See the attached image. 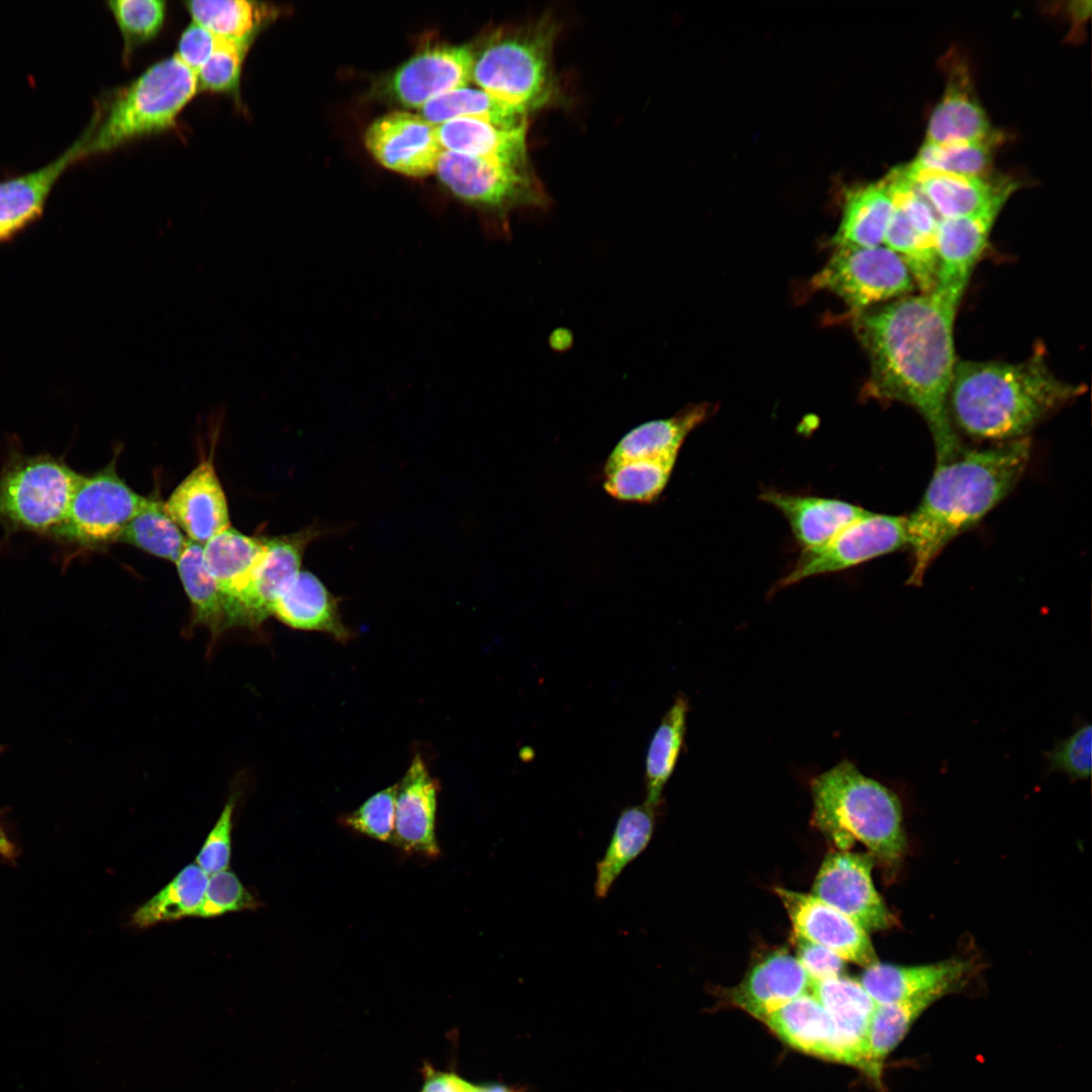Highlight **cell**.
<instances>
[{
  "mask_svg": "<svg viewBox=\"0 0 1092 1092\" xmlns=\"http://www.w3.org/2000/svg\"><path fill=\"white\" fill-rule=\"evenodd\" d=\"M266 547V538L247 536L229 527L202 545L205 565L232 604L245 587ZM233 626V622H232Z\"/></svg>",
  "mask_w": 1092,
  "mask_h": 1092,
  "instance_id": "obj_34",
  "label": "cell"
},
{
  "mask_svg": "<svg viewBox=\"0 0 1092 1092\" xmlns=\"http://www.w3.org/2000/svg\"><path fill=\"white\" fill-rule=\"evenodd\" d=\"M474 51L468 46L427 49L395 70L383 91L395 102L422 108L434 98L466 87L471 80Z\"/></svg>",
  "mask_w": 1092,
  "mask_h": 1092,
  "instance_id": "obj_16",
  "label": "cell"
},
{
  "mask_svg": "<svg viewBox=\"0 0 1092 1092\" xmlns=\"http://www.w3.org/2000/svg\"><path fill=\"white\" fill-rule=\"evenodd\" d=\"M272 615L285 625L298 630L325 632L345 640V627L339 600L321 579L309 571L300 570L276 600Z\"/></svg>",
  "mask_w": 1092,
  "mask_h": 1092,
  "instance_id": "obj_28",
  "label": "cell"
},
{
  "mask_svg": "<svg viewBox=\"0 0 1092 1092\" xmlns=\"http://www.w3.org/2000/svg\"><path fill=\"white\" fill-rule=\"evenodd\" d=\"M1028 437L985 449L963 450L936 463L916 509L906 517L912 567L907 579L920 585L943 548L976 525L1017 484L1028 465Z\"/></svg>",
  "mask_w": 1092,
  "mask_h": 1092,
  "instance_id": "obj_2",
  "label": "cell"
},
{
  "mask_svg": "<svg viewBox=\"0 0 1092 1092\" xmlns=\"http://www.w3.org/2000/svg\"><path fill=\"white\" fill-rule=\"evenodd\" d=\"M797 939L825 946L843 961L868 968L878 958L868 932L852 919L811 894L777 887Z\"/></svg>",
  "mask_w": 1092,
  "mask_h": 1092,
  "instance_id": "obj_14",
  "label": "cell"
},
{
  "mask_svg": "<svg viewBox=\"0 0 1092 1092\" xmlns=\"http://www.w3.org/2000/svg\"><path fill=\"white\" fill-rule=\"evenodd\" d=\"M330 532L312 525L289 535L266 538L264 553L232 604L233 626L257 627L272 615L276 600L300 571L309 543Z\"/></svg>",
  "mask_w": 1092,
  "mask_h": 1092,
  "instance_id": "obj_12",
  "label": "cell"
},
{
  "mask_svg": "<svg viewBox=\"0 0 1092 1092\" xmlns=\"http://www.w3.org/2000/svg\"><path fill=\"white\" fill-rule=\"evenodd\" d=\"M995 135L977 99L968 70L956 65L945 91L929 118L925 142L945 144L986 140Z\"/></svg>",
  "mask_w": 1092,
  "mask_h": 1092,
  "instance_id": "obj_25",
  "label": "cell"
},
{
  "mask_svg": "<svg viewBox=\"0 0 1092 1092\" xmlns=\"http://www.w3.org/2000/svg\"><path fill=\"white\" fill-rule=\"evenodd\" d=\"M184 5L192 21L214 36L249 43L281 14L279 7L259 1L191 0Z\"/></svg>",
  "mask_w": 1092,
  "mask_h": 1092,
  "instance_id": "obj_35",
  "label": "cell"
},
{
  "mask_svg": "<svg viewBox=\"0 0 1092 1092\" xmlns=\"http://www.w3.org/2000/svg\"><path fill=\"white\" fill-rule=\"evenodd\" d=\"M1007 199H998L973 214L939 220L935 238V287L964 294L972 271L988 245L994 222Z\"/></svg>",
  "mask_w": 1092,
  "mask_h": 1092,
  "instance_id": "obj_18",
  "label": "cell"
},
{
  "mask_svg": "<svg viewBox=\"0 0 1092 1092\" xmlns=\"http://www.w3.org/2000/svg\"><path fill=\"white\" fill-rule=\"evenodd\" d=\"M714 412L713 404L701 402L686 406L669 418L645 422L633 428L611 451L604 472L629 460L679 453L687 437Z\"/></svg>",
  "mask_w": 1092,
  "mask_h": 1092,
  "instance_id": "obj_27",
  "label": "cell"
},
{
  "mask_svg": "<svg viewBox=\"0 0 1092 1092\" xmlns=\"http://www.w3.org/2000/svg\"><path fill=\"white\" fill-rule=\"evenodd\" d=\"M1085 390L1059 378L1034 353L1018 363H956L948 405L952 424L968 436L998 443L1028 437L1045 417Z\"/></svg>",
  "mask_w": 1092,
  "mask_h": 1092,
  "instance_id": "obj_3",
  "label": "cell"
},
{
  "mask_svg": "<svg viewBox=\"0 0 1092 1092\" xmlns=\"http://www.w3.org/2000/svg\"><path fill=\"white\" fill-rule=\"evenodd\" d=\"M251 44L216 37L211 56L195 74L198 91L237 96L244 60Z\"/></svg>",
  "mask_w": 1092,
  "mask_h": 1092,
  "instance_id": "obj_44",
  "label": "cell"
},
{
  "mask_svg": "<svg viewBox=\"0 0 1092 1092\" xmlns=\"http://www.w3.org/2000/svg\"><path fill=\"white\" fill-rule=\"evenodd\" d=\"M839 297L854 315L908 295L915 283L901 258L886 246L839 247L810 282Z\"/></svg>",
  "mask_w": 1092,
  "mask_h": 1092,
  "instance_id": "obj_10",
  "label": "cell"
},
{
  "mask_svg": "<svg viewBox=\"0 0 1092 1092\" xmlns=\"http://www.w3.org/2000/svg\"><path fill=\"white\" fill-rule=\"evenodd\" d=\"M216 36L192 21L181 33L175 56L194 74L211 56Z\"/></svg>",
  "mask_w": 1092,
  "mask_h": 1092,
  "instance_id": "obj_50",
  "label": "cell"
},
{
  "mask_svg": "<svg viewBox=\"0 0 1092 1092\" xmlns=\"http://www.w3.org/2000/svg\"><path fill=\"white\" fill-rule=\"evenodd\" d=\"M438 784L417 754L397 784L394 831L391 842L400 850L425 857H437L436 837Z\"/></svg>",
  "mask_w": 1092,
  "mask_h": 1092,
  "instance_id": "obj_19",
  "label": "cell"
},
{
  "mask_svg": "<svg viewBox=\"0 0 1092 1092\" xmlns=\"http://www.w3.org/2000/svg\"><path fill=\"white\" fill-rule=\"evenodd\" d=\"M397 784L369 797L342 819L348 828L372 839L391 842L394 831Z\"/></svg>",
  "mask_w": 1092,
  "mask_h": 1092,
  "instance_id": "obj_46",
  "label": "cell"
},
{
  "mask_svg": "<svg viewBox=\"0 0 1092 1092\" xmlns=\"http://www.w3.org/2000/svg\"><path fill=\"white\" fill-rule=\"evenodd\" d=\"M958 983H945L902 1001L877 1005L868 1038L869 1077L880 1084L887 1057L897 1048L914 1022L937 1000L951 992Z\"/></svg>",
  "mask_w": 1092,
  "mask_h": 1092,
  "instance_id": "obj_33",
  "label": "cell"
},
{
  "mask_svg": "<svg viewBox=\"0 0 1092 1092\" xmlns=\"http://www.w3.org/2000/svg\"><path fill=\"white\" fill-rule=\"evenodd\" d=\"M260 900L230 870L208 876L203 900L196 917L212 918L231 912L257 910Z\"/></svg>",
  "mask_w": 1092,
  "mask_h": 1092,
  "instance_id": "obj_45",
  "label": "cell"
},
{
  "mask_svg": "<svg viewBox=\"0 0 1092 1092\" xmlns=\"http://www.w3.org/2000/svg\"><path fill=\"white\" fill-rule=\"evenodd\" d=\"M437 135L445 151L530 166L527 124L502 127L479 119L456 118L438 124Z\"/></svg>",
  "mask_w": 1092,
  "mask_h": 1092,
  "instance_id": "obj_29",
  "label": "cell"
},
{
  "mask_svg": "<svg viewBox=\"0 0 1092 1092\" xmlns=\"http://www.w3.org/2000/svg\"><path fill=\"white\" fill-rule=\"evenodd\" d=\"M0 855L6 858H14L16 856V848L14 844L6 836L1 824H0Z\"/></svg>",
  "mask_w": 1092,
  "mask_h": 1092,
  "instance_id": "obj_53",
  "label": "cell"
},
{
  "mask_svg": "<svg viewBox=\"0 0 1092 1092\" xmlns=\"http://www.w3.org/2000/svg\"><path fill=\"white\" fill-rule=\"evenodd\" d=\"M435 173L454 196L493 217L502 235H508L512 211L549 205L530 166L443 150Z\"/></svg>",
  "mask_w": 1092,
  "mask_h": 1092,
  "instance_id": "obj_9",
  "label": "cell"
},
{
  "mask_svg": "<svg viewBox=\"0 0 1092 1092\" xmlns=\"http://www.w3.org/2000/svg\"><path fill=\"white\" fill-rule=\"evenodd\" d=\"M464 1092H515L502 1085L476 1086L466 1081L463 1082Z\"/></svg>",
  "mask_w": 1092,
  "mask_h": 1092,
  "instance_id": "obj_52",
  "label": "cell"
},
{
  "mask_svg": "<svg viewBox=\"0 0 1092 1092\" xmlns=\"http://www.w3.org/2000/svg\"><path fill=\"white\" fill-rule=\"evenodd\" d=\"M812 981L797 960L776 951L756 964L736 987L727 990L729 1003L763 1021L789 1001L809 993Z\"/></svg>",
  "mask_w": 1092,
  "mask_h": 1092,
  "instance_id": "obj_21",
  "label": "cell"
},
{
  "mask_svg": "<svg viewBox=\"0 0 1092 1092\" xmlns=\"http://www.w3.org/2000/svg\"><path fill=\"white\" fill-rule=\"evenodd\" d=\"M366 148L382 166L411 177L435 173L443 149L437 125L421 114L394 111L374 120L366 129Z\"/></svg>",
  "mask_w": 1092,
  "mask_h": 1092,
  "instance_id": "obj_15",
  "label": "cell"
},
{
  "mask_svg": "<svg viewBox=\"0 0 1092 1092\" xmlns=\"http://www.w3.org/2000/svg\"><path fill=\"white\" fill-rule=\"evenodd\" d=\"M893 203L884 180L847 191L833 248H873L884 243Z\"/></svg>",
  "mask_w": 1092,
  "mask_h": 1092,
  "instance_id": "obj_31",
  "label": "cell"
},
{
  "mask_svg": "<svg viewBox=\"0 0 1092 1092\" xmlns=\"http://www.w3.org/2000/svg\"><path fill=\"white\" fill-rule=\"evenodd\" d=\"M963 294L934 287L851 315L870 361L866 397L912 406L933 439L936 463L964 449L949 414L953 326Z\"/></svg>",
  "mask_w": 1092,
  "mask_h": 1092,
  "instance_id": "obj_1",
  "label": "cell"
},
{
  "mask_svg": "<svg viewBox=\"0 0 1092 1092\" xmlns=\"http://www.w3.org/2000/svg\"><path fill=\"white\" fill-rule=\"evenodd\" d=\"M235 806L236 799L232 796L224 804L219 817L196 855L195 863L207 876L229 868Z\"/></svg>",
  "mask_w": 1092,
  "mask_h": 1092,
  "instance_id": "obj_48",
  "label": "cell"
},
{
  "mask_svg": "<svg viewBox=\"0 0 1092 1092\" xmlns=\"http://www.w3.org/2000/svg\"><path fill=\"white\" fill-rule=\"evenodd\" d=\"M810 992L833 1022V1061L856 1067L869 1076L868 1038L876 1003L859 981L842 976L813 982Z\"/></svg>",
  "mask_w": 1092,
  "mask_h": 1092,
  "instance_id": "obj_17",
  "label": "cell"
},
{
  "mask_svg": "<svg viewBox=\"0 0 1092 1092\" xmlns=\"http://www.w3.org/2000/svg\"><path fill=\"white\" fill-rule=\"evenodd\" d=\"M557 33L551 16L495 30L474 52L471 80L525 115L542 108L557 91L552 66Z\"/></svg>",
  "mask_w": 1092,
  "mask_h": 1092,
  "instance_id": "obj_6",
  "label": "cell"
},
{
  "mask_svg": "<svg viewBox=\"0 0 1092 1092\" xmlns=\"http://www.w3.org/2000/svg\"><path fill=\"white\" fill-rule=\"evenodd\" d=\"M997 135L972 142H924L909 165L917 170L966 176H986L993 160Z\"/></svg>",
  "mask_w": 1092,
  "mask_h": 1092,
  "instance_id": "obj_42",
  "label": "cell"
},
{
  "mask_svg": "<svg viewBox=\"0 0 1092 1092\" xmlns=\"http://www.w3.org/2000/svg\"><path fill=\"white\" fill-rule=\"evenodd\" d=\"M147 499L118 475L115 459L90 475L81 474L66 518L50 537L61 549L63 565L83 552L118 542Z\"/></svg>",
  "mask_w": 1092,
  "mask_h": 1092,
  "instance_id": "obj_8",
  "label": "cell"
},
{
  "mask_svg": "<svg viewBox=\"0 0 1092 1092\" xmlns=\"http://www.w3.org/2000/svg\"><path fill=\"white\" fill-rule=\"evenodd\" d=\"M421 115L438 125L451 119L472 118L502 127L527 124V115L481 89L462 87L440 95L420 108Z\"/></svg>",
  "mask_w": 1092,
  "mask_h": 1092,
  "instance_id": "obj_39",
  "label": "cell"
},
{
  "mask_svg": "<svg viewBox=\"0 0 1092 1092\" xmlns=\"http://www.w3.org/2000/svg\"><path fill=\"white\" fill-rule=\"evenodd\" d=\"M179 577L192 607V626L206 627L214 642L232 627L228 600L208 571L202 545L189 541L176 562Z\"/></svg>",
  "mask_w": 1092,
  "mask_h": 1092,
  "instance_id": "obj_36",
  "label": "cell"
},
{
  "mask_svg": "<svg viewBox=\"0 0 1092 1092\" xmlns=\"http://www.w3.org/2000/svg\"><path fill=\"white\" fill-rule=\"evenodd\" d=\"M688 711V699L678 696L662 717L650 741L645 766V802L654 807L660 806L663 788L678 759L686 734Z\"/></svg>",
  "mask_w": 1092,
  "mask_h": 1092,
  "instance_id": "obj_38",
  "label": "cell"
},
{
  "mask_svg": "<svg viewBox=\"0 0 1092 1092\" xmlns=\"http://www.w3.org/2000/svg\"><path fill=\"white\" fill-rule=\"evenodd\" d=\"M938 217L976 213L1001 198H1009L1017 184L1009 178L966 176L923 171L904 165Z\"/></svg>",
  "mask_w": 1092,
  "mask_h": 1092,
  "instance_id": "obj_23",
  "label": "cell"
},
{
  "mask_svg": "<svg viewBox=\"0 0 1092 1092\" xmlns=\"http://www.w3.org/2000/svg\"><path fill=\"white\" fill-rule=\"evenodd\" d=\"M118 542L130 544L176 564L189 540L168 513L165 503L148 498L126 525Z\"/></svg>",
  "mask_w": 1092,
  "mask_h": 1092,
  "instance_id": "obj_41",
  "label": "cell"
},
{
  "mask_svg": "<svg viewBox=\"0 0 1092 1092\" xmlns=\"http://www.w3.org/2000/svg\"><path fill=\"white\" fill-rule=\"evenodd\" d=\"M768 1028L793 1049L833 1061L835 1030L821 1003L811 993L803 994L769 1013L763 1020Z\"/></svg>",
  "mask_w": 1092,
  "mask_h": 1092,
  "instance_id": "obj_30",
  "label": "cell"
},
{
  "mask_svg": "<svg viewBox=\"0 0 1092 1092\" xmlns=\"http://www.w3.org/2000/svg\"><path fill=\"white\" fill-rule=\"evenodd\" d=\"M165 507L188 540L200 545L231 527L226 497L212 457L198 463L176 486Z\"/></svg>",
  "mask_w": 1092,
  "mask_h": 1092,
  "instance_id": "obj_20",
  "label": "cell"
},
{
  "mask_svg": "<svg viewBox=\"0 0 1092 1092\" xmlns=\"http://www.w3.org/2000/svg\"><path fill=\"white\" fill-rule=\"evenodd\" d=\"M971 970L958 959L918 966L877 963L866 968L859 983L876 1005H886L929 991L945 983L960 984Z\"/></svg>",
  "mask_w": 1092,
  "mask_h": 1092,
  "instance_id": "obj_26",
  "label": "cell"
},
{
  "mask_svg": "<svg viewBox=\"0 0 1092 1092\" xmlns=\"http://www.w3.org/2000/svg\"><path fill=\"white\" fill-rule=\"evenodd\" d=\"M208 876L194 862L185 866L165 887L131 914L130 925L150 928L160 923L195 916L203 900Z\"/></svg>",
  "mask_w": 1092,
  "mask_h": 1092,
  "instance_id": "obj_37",
  "label": "cell"
},
{
  "mask_svg": "<svg viewBox=\"0 0 1092 1092\" xmlns=\"http://www.w3.org/2000/svg\"><path fill=\"white\" fill-rule=\"evenodd\" d=\"M81 474L65 457L27 454L10 444L0 468V525L6 537L29 533L49 538L63 523Z\"/></svg>",
  "mask_w": 1092,
  "mask_h": 1092,
  "instance_id": "obj_7",
  "label": "cell"
},
{
  "mask_svg": "<svg viewBox=\"0 0 1092 1092\" xmlns=\"http://www.w3.org/2000/svg\"><path fill=\"white\" fill-rule=\"evenodd\" d=\"M759 499L783 514L803 551L826 544L869 512L845 500L772 489L762 491Z\"/></svg>",
  "mask_w": 1092,
  "mask_h": 1092,
  "instance_id": "obj_22",
  "label": "cell"
},
{
  "mask_svg": "<svg viewBox=\"0 0 1092 1092\" xmlns=\"http://www.w3.org/2000/svg\"><path fill=\"white\" fill-rule=\"evenodd\" d=\"M797 954L812 983L840 977L844 971L845 961L825 946L798 939Z\"/></svg>",
  "mask_w": 1092,
  "mask_h": 1092,
  "instance_id": "obj_49",
  "label": "cell"
},
{
  "mask_svg": "<svg viewBox=\"0 0 1092 1092\" xmlns=\"http://www.w3.org/2000/svg\"><path fill=\"white\" fill-rule=\"evenodd\" d=\"M813 821L838 849L861 842L873 857L895 866L905 850L902 808L883 784L843 760L811 782Z\"/></svg>",
  "mask_w": 1092,
  "mask_h": 1092,
  "instance_id": "obj_4",
  "label": "cell"
},
{
  "mask_svg": "<svg viewBox=\"0 0 1092 1092\" xmlns=\"http://www.w3.org/2000/svg\"><path fill=\"white\" fill-rule=\"evenodd\" d=\"M461 1078L451 1074L428 1075L422 1092H464Z\"/></svg>",
  "mask_w": 1092,
  "mask_h": 1092,
  "instance_id": "obj_51",
  "label": "cell"
},
{
  "mask_svg": "<svg viewBox=\"0 0 1092 1092\" xmlns=\"http://www.w3.org/2000/svg\"><path fill=\"white\" fill-rule=\"evenodd\" d=\"M657 808L644 802L621 811L606 851L596 864L597 899H605L625 868L646 849L654 833Z\"/></svg>",
  "mask_w": 1092,
  "mask_h": 1092,
  "instance_id": "obj_32",
  "label": "cell"
},
{
  "mask_svg": "<svg viewBox=\"0 0 1092 1092\" xmlns=\"http://www.w3.org/2000/svg\"><path fill=\"white\" fill-rule=\"evenodd\" d=\"M112 13L123 39V58L138 47L153 40L162 30L167 12L164 0H111Z\"/></svg>",
  "mask_w": 1092,
  "mask_h": 1092,
  "instance_id": "obj_43",
  "label": "cell"
},
{
  "mask_svg": "<svg viewBox=\"0 0 1092 1092\" xmlns=\"http://www.w3.org/2000/svg\"><path fill=\"white\" fill-rule=\"evenodd\" d=\"M907 545L906 517L868 512L826 544L803 551L772 592L804 579L842 571Z\"/></svg>",
  "mask_w": 1092,
  "mask_h": 1092,
  "instance_id": "obj_11",
  "label": "cell"
},
{
  "mask_svg": "<svg viewBox=\"0 0 1092 1092\" xmlns=\"http://www.w3.org/2000/svg\"><path fill=\"white\" fill-rule=\"evenodd\" d=\"M873 856L838 850L825 856L811 895L837 909L868 933L889 928L892 915L872 880Z\"/></svg>",
  "mask_w": 1092,
  "mask_h": 1092,
  "instance_id": "obj_13",
  "label": "cell"
},
{
  "mask_svg": "<svg viewBox=\"0 0 1092 1092\" xmlns=\"http://www.w3.org/2000/svg\"><path fill=\"white\" fill-rule=\"evenodd\" d=\"M677 456L668 453L620 463L604 472L603 487L620 502L652 503L665 488Z\"/></svg>",
  "mask_w": 1092,
  "mask_h": 1092,
  "instance_id": "obj_40",
  "label": "cell"
},
{
  "mask_svg": "<svg viewBox=\"0 0 1092 1092\" xmlns=\"http://www.w3.org/2000/svg\"><path fill=\"white\" fill-rule=\"evenodd\" d=\"M197 91L195 74L175 55L153 64L97 102L77 140L81 160L170 129Z\"/></svg>",
  "mask_w": 1092,
  "mask_h": 1092,
  "instance_id": "obj_5",
  "label": "cell"
},
{
  "mask_svg": "<svg viewBox=\"0 0 1092 1092\" xmlns=\"http://www.w3.org/2000/svg\"><path fill=\"white\" fill-rule=\"evenodd\" d=\"M81 160L76 141L55 161L38 170L0 181V243L7 242L41 215L62 174Z\"/></svg>",
  "mask_w": 1092,
  "mask_h": 1092,
  "instance_id": "obj_24",
  "label": "cell"
},
{
  "mask_svg": "<svg viewBox=\"0 0 1092 1092\" xmlns=\"http://www.w3.org/2000/svg\"><path fill=\"white\" fill-rule=\"evenodd\" d=\"M1089 723L1079 727L1046 753L1049 768L1065 772L1072 779H1088L1091 775V734Z\"/></svg>",
  "mask_w": 1092,
  "mask_h": 1092,
  "instance_id": "obj_47",
  "label": "cell"
}]
</instances>
